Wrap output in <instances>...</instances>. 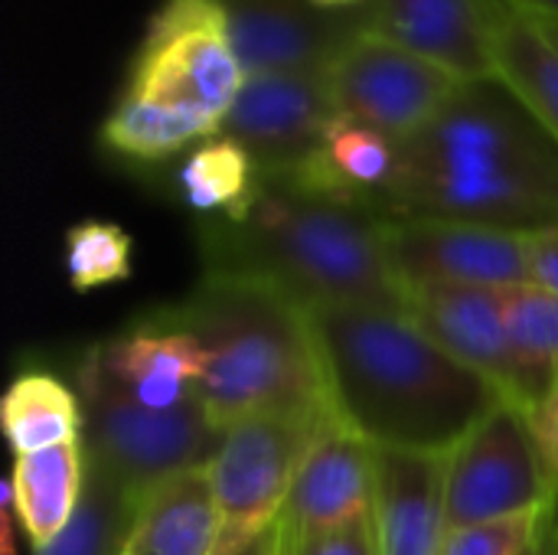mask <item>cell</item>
Returning <instances> with one entry per match:
<instances>
[{"label": "cell", "instance_id": "cell-1", "mask_svg": "<svg viewBox=\"0 0 558 555\" xmlns=\"http://www.w3.org/2000/svg\"><path fill=\"white\" fill-rule=\"evenodd\" d=\"M379 216H445L504 229L558 226V144L500 82H468L399 144Z\"/></svg>", "mask_w": 558, "mask_h": 555}, {"label": "cell", "instance_id": "cell-2", "mask_svg": "<svg viewBox=\"0 0 558 555\" xmlns=\"http://www.w3.org/2000/svg\"><path fill=\"white\" fill-rule=\"evenodd\" d=\"M330 406L373 448L451 455L507 399L448 357L405 311L311 307Z\"/></svg>", "mask_w": 558, "mask_h": 555}, {"label": "cell", "instance_id": "cell-3", "mask_svg": "<svg viewBox=\"0 0 558 555\" xmlns=\"http://www.w3.org/2000/svg\"><path fill=\"white\" fill-rule=\"evenodd\" d=\"M386 216L265 177L252 203L229 219H203V275L268 285L311 307L405 311L389 265Z\"/></svg>", "mask_w": 558, "mask_h": 555}, {"label": "cell", "instance_id": "cell-4", "mask_svg": "<svg viewBox=\"0 0 558 555\" xmlns=\"http://www.w3.org/2000/svg\"><path fill=\"white\" fill-rule=\"evenodd\" d=\"M157 314L209 350L196 396L219 429L265 412L330 406L311 311L294 298L258 281L203 275L186 301Z\"/></svg>", "mask_w": 558, "mask_h": 555}, {"label": "cell", "instance_id": "cell-5", "mask_svg": "<svg viewBox=\"0 0 558 555\" xmlns=\"http://www.w3.org/2000/svg\"><path fill=\"white\" fill-rule=\"evenodd\" d=\"M75 393L85 412L82 445L88 461L137 500L180 474L209 468L226 438L199 396L173 409L141 406L98 370L92 353L75 370Z\"/></svg>", "mask_w": 558, "mask_h": 555}, {"label": "cell", "instance_id": "cell-6", "mask_svg": "<svg viewBox=\"0 0 558 555\" xmlns=\"http://www.w3.org/2000/svg\"><path fill=\"white\" fill-rule=\"evenodd\" d=\"M245 72L219 0H163L131 59L124 101L196 121L213 137Z\"/></svg>", "mask_w": 558, "mask_h": 555}, {"label": "cell", "instance_id": "cell-7", "mask_svg": "<svg viewBox=\"0 0 558 555\" xmlns=\"http://www.w3.org/2000/svg\"><path fill=\"white\" fill-rule=\"evenodd\" d=\"M337 425L330 406H314L265 412L226 432L209 464L222 523L216 555L242 553L281 520L301 464Z\"/></svg>", "mask_w": 558, "mask_h": 555}, {"label": "cell", "instance_id": "cell-8", "mask_svg": "<svg viewBox=\"0 0 558 555\" xmlns=\"http://www.w3.org/2000/svg\"><path fill=\"white\" fill-rule=\"evenodd\" d=\"M526 412L504 402L451 455L445 471V527L464 530L556 504Z\"/></svg>", "mask_w": 558, "mask_h": 555}, {"label": "cell", "instance_id": "cell-9", "mask_svg": "<svg viewBox=\"0 0 558 555\" xmlns=\"http://www.w3.org/2000/svg\"><path fill=\"white\" fill-rule=\"evenodd\" d=\"M333 105L396 144L418 134L468 82L369 33H356L324 69Z\"/></svg>", "mask_w": 558, "mask_h": 555}, {"label": "cell", "instance_id": "cell-10", "mask_svg": "<svg viewBox=\"0 0 558 555\" xmlns=\"http://www.w3.org/2000/svg\"><path fill=\"white\" fill-rule=\"evenodd\" d=\"M386 252L402 285L432 288H520L530 275V232L445 219V216H386Z\"/></svg>", "mask_w": 558, "mask_h": 555}, {"label": "cell", "instance_id": "cell-11", "mask_svg": "<svg viewBox=\"0 0 558 555\" xmlns=\"http://www.w3.org/2000/svg\"><path fill=\"white\" fill-rule=\"evenodd\" d=\"M337 118L327 72L245 75L219 137L245 147L258 173H281L307 160Z\"/></svg>", "mask_w": 558, "mask_h": 555}, {"label": "cell", "instance_id": "cell-12", "mask_svg": "<svg viewBox=\"0 0 558 555\" xmlns=\"http://www.w3.org/2000/svg\"><path fill=\"white\" fill-rule=\"evenodd\" d=\"M510 0H363L360 33L389 39L464 82L497 79V29Z\"/></svg>", "mask_w": 558, "mask_h": 555}, {"label": "cell", "instance_id": "cell-13", "mask_svg": "<svg viewBox=\"0 0 558 555\" xmlns=\"http://www.w3.org/2000/svg\"><path fill=\"white\" fill-rule=\"evenodd\" d=\"M245 75L324 72L360 33L353 10L314 0H219Z\"/></svg>", "mask_w": 558, "mask_h": 555}, {"label": "cell", "instance_id": "cell-14", "mask_svg": "<svg viewBox=\"0 0 558 555\" xmlns=\"http://www.w3.org/2000/svg\"><path fill=\"white\" fill-rule=\"evenodd\" d=\"M405 317L448 357L487 376L510 406L523 409V376L510 343L504 294L494 288H409Z\"/></svg>", "mask_w": 558, "mask_h": 555}, {"label": "cell", "instance_id": "cell-15", "mask_svg": "<svg viewBox=\"0 0 558 555\" xmlns=\"http://www.w3.org/2000/svg\"><path fill=\"white\" fill-rule=\"evenodd\" d=\"M376 510V448L337 425L301 464L281 523L291 540H314Z\"/></svg>", "mask_w": 558, "mask_h": 555}, {"label": "cell", "instance_id": "cell-16", "mask_svg": "<svg viewBox=\"0 0 558 555\" xmlns=\"http://www.w3.org/2000/svg\"><path fill=\"white\" fill-rule=\"evenodd\" d=\"M88 353L121 393L150 409L190 402L213 360L196 334L163 321L160 314L108 343L92 347Z\"/></svg>", "mask_w": 558, "mask_h": 555}, {"label": "cell", "instance_id": "cell-17", "mask_svg": "<svg viewBox=\"0 0 558 555\" xmlns=\"http://www.w3.org/2000/svg\"><path fill=\"white\" fill-rule=\"evenodd\" d=\"M448 455L376 448V540L379 555H441Z\"/></svg>", "mask_w": 558, "mask_h": 555}, {"label": "cell", "instance_id": "cell-18", "mask_svg": "<svg viewBox=\"0 0 558 555\" xmlns=\"http://www.w3.org/2000/svg\"><path fill=\"white\" fill-rule=\"evenodd\" d=\"M219 504L209 468L180 474L150 491L134 517L121 555H216Z\"/></svg>", "mask_w": 558, "mask_h": 555}, {"label": "cell", "instance_id": "cell-19", "mask_svg": "<svg viewBox=\"0 0 558 555\" xmlns=\"http://www.w3.org/2000/svg\"><path fill=\"white\" fill-rule=\"evenodd\" d=\"M88 481V455L82 438L36 451L16 455L10 471V507L29 550L49 546L75 517Z\"/></svg>", "mask_w": 558, "mask_h": 555}, {"label": "cell", "instance_id": "cell-20", "mask_svg": "<svg viewBox=\"0 0 558 555\" xmlns=\"http://www.w3.org/2000/svg\"><path fill=\"white\" fill-rule=\"evenodd\" d=\"M494 52L497 79L533 111V118L558 144V43L549 26L510 0Z\"/></svg>", "mask_w": 558, "mask_h": 555}, {"label": "cell", "instance_id": "cell-21", "mask_svg": "<svg viewBox=\"0 0 558 555\" xmlns=\"http://www.w3.org/2000/svg\"><path fill=\"white\" fill-rule=\"evenodd\" d=\"M0 425L16 458V455H36L78 442L85 412L78 393L65 386L59 376L43 370H26L3 393Z\"/></svg>", "mask_w": 558, "mask_h": 555}, {"label": "cell", "instance_id": "cell-22", "mask_svg": "<svg viewBox=\"0 0 558 555\" xmlns=\"http://www.w3.org/2000/svg\"><path fill=\"white\" fill-rule=\"evenodd\" d=\"M183 203L203 219L239 216L258 193L262 173L245 147L229 137H209L190 150L177 170Z\"/></svg>", "mask_w": 558, "mask_h": 555}, {"label": "cell", "instance_id": "cell-23", "mask_svg": "<svg viewBox=\"0 0 558 555\" xmlns=\"http://www.w3.org/2000/svg\"><path fill=\"white\" fill-rule=\"evenodd\" d=\"M504 317L523 376V412L558 386V294L536 285L504 288Z\"/></svg>", "mask_w": 558, "mask_h": 555}, {"label": "cell", "instance_id": "cell-24", "mask_svg": "<svg viewBox=\"0 0 558 555\" xmlns=\"http://www.w3.org/2000/svg\"><path fill=\"white\" fill-rule=\"evenodd\" d=\"M137 507L141 500L124 484L88 461V481L75 517L49 546L33 550V555H121Z\"/></svg>", "mask_w": 558, "mask_h": 555}, {"label": "cell", "instance_id": "cell-25", "mask_svg": "<svg viewBox=\"0 0 558 555\" xmlns=\"http://www.w3.org/2000/svg\"><path fill=\"white\" fill-rule=\"evenodd\" d=\"M213 134L206 128H199L196 121L147 108V105H134L118 98V105L111 108V114L101 124V144L111 154H121L128 160H163L180 154L190 144H203Z\"/></svg>", "mask_w": 558, "mask_h": 555}, {"label": "cell", "instance_id": "cell-26", "mask_svg": "<svg viewBox=\"0 0 558 555\" xmlns=\"http://www.w3.org/2000/svg\"><path fill=\"white\" fill-rule=\"evenodd\" d=\"M65 272L72 291H95L134 275V242L118 222L85 219L65 232Z\"/></svg>", "mask_w": 558, "mask_h": 555}, {"label": "cell", "instance_id": "cell-27", "mask_svg": "<svg viewBox=\"0 0 558 555\" xmlns=\"http://www.w3.org/2000/svg\"><path fill=\"white\" fill-rule=\"evenodd\" d=\"M549 514H553V504L517 514V517L451 530L445 536L441 555H526L549 530Z\"/></svg>", "mask_w": 558, "mask_h": 555}, {"label": "cell", "instance_id": "cell-28", "mask_svg": "<svg viewBox=\"0 0 558 555\" xmlns=\"http://www.w3.org/2000/svg\"><path fill=\"white\" fill-rule=\"evenodd\" d=\"M288 533V530H284ZM291 540V536H288ZM294 555H379V540H376V520H360L343 530L314 536V540H291Z\"/></svg>", "mask_w": 558, "mask_h": 555}, {"label": "cell", "instance_id": "cell-29", "mask_svg": "<svg viewBox=\"0 0 558 555\" xmlns=\"http://www.w3.org/2000/svg\"><path fill=\"white\" fill-rule=\"evenodd\" d=\"M526 422L536 438L543 468L553 481V491L558 494V386L553 393H546L536 406L526 409Z\"/></svg>", "mask_w": 558, "mask_h": 555}, {"label": "cell", "instance_id": "cell-30", "mask_svg": "<svg viewBox=\"0 0 558 555\" xmlns=\"http://www.w3.org/2000/svg\"><path fill=\"white\" fill-rule=\"evenodd\" d=\"M530 275L536 288L558 294V226L530 232Z\"/></svg>", "mask_w": 558, "mask_h": 555}, {"label": "cell", "instance_id": "cell-31", "mask_svg": "<svg viewBox=\"0 0 558 555\" xmlns=\"http://www.w3.org/2000/svg\"><path fill=\"white\" fill-rule=\"evenodd\" d=\"M281 540H284V527H281V520H278L268 533H262L255 543H248L242 553L235 555H281Z\"/></svg>", "mask_w": 558, "mask_h": 555}, {"label": "cell", "instance_id": "cell-32", "mask_svg": "<svg viewBox=\"0 0 558 555\" xmlns=\"http://www.w3.org/2000/svg\"><path fill=\"white\" fill-rule=\"evenodd\" d=\"M523 13H530V16H536L539 23H546V26H553L558 29V0H513Z\"/></svg>", "mask_w": 558, "mask_h": 555}, {"label": "cell", "instance_id": "cell-33", "mask_svg": "<svg viewBox=\"0 0 558 555\" xmlns=\"http://www.w3.org/2000/svg\"><path fill=\"white\" fill-rule=\"evenodd\" d=\"M317 7H324V10H356L363 0H314Z\"/></svg>", "mask_w": 558, "mask_h": 555}, {"label": "cell", "instance_id": "cell-34", "mask_svg": "<svg viewBox=\"0 0 558 555\" xmlns=\"http://www.w3.org/2000/svg\"><path fill=\"white\" fill-rule=\"evenodd\" d=\"M549 527H553V523H549ZM546 540H549V530L543 533V540H539V543H536V546H533L526 555H546Z\"/></svg>", "mask_w": 558, "mask_h": 555}, {"label": "cell", "instance_id": "cell-35", "mask_svg": "<svg viewBox=\"0 0 558 555\" xmlns=\"http://www.w3.org/2000/svg\"><path fill=\"white\" fill-rule=\"evenodd\" d=\"M284 527V523H281ZM281 555H294L291 553V540H288V533H284V540H281Z\"/></svg>", "mask_w": 558, "mask_h": 555}, {"label": "cell", "instance_id": "cell-36", "mask_svg": "<svg viewBox=\"0 0 558 555\" xmlns=\"http://www.w3.org/2000/svg\"><path fill=\"white\" fill-rule=\"evenodd\" d=\"M549 33H553V39H556V43H558V29H553V26H549Z\"/></svg>", "mask_w": 558, "mask_h": 555}]
</instances>
